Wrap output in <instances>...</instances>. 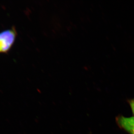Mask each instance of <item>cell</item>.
<instances>
[{
	"label": "cell",
	"mask_w": 134,
	"mask_h": 134,
	"mask_svg": "<svg viewBox=\"0 0 134 134\" xmlns=\"http://www.w3.org/2000/svg\"><path fill=\"white\" fill-rule=\"evenodd\" d=\"M117 122L121 127L130 134H134V117L121 116L117 119Z\"/></svg>",
	"instance_id": "obj_2"
},
{
	"label": "cell",
	"mask_w": 134,
	"mask_h": 134,
	"mask_svg": "<svg viewBox=\"0 0 134 134\" xmlns=\"http://www.w3.org/2000/svg\"><path fill=\"white\" fill-rule=\"evenodd\" d=\"M17 36L15 28L6 30L0 33V53H7L12 48Z\"/></svg>",
	"instance_id": "obj_1"
},
{
	"label": "cell",
	"mask_w": 134,
	"mask_h": 134,
	"mask_svg": "<svg viewBox=\"0 0 134 134\" xmlns=\"http://www.w3.org/2000/svg\"><path fill=\"white\" fill-rule=\"evenodd\" d=\"M130 105H131L132 111H133V114H134V99L130 101Z\"/></svg>",
	"instance_id": "obj_3"
}]
</instances>
